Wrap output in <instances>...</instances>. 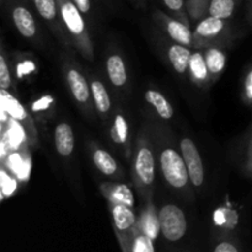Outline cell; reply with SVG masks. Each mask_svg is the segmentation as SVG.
<instances>
[{
  "label": "cell",
  "mask_w": 252,
  "mask_h": 252,
  "mask_svg": "<svg viewBox=\"0 0 252 252\" xmlns=\"http://www.w3.org/2000/svg\"><path fill=\"white\" fill-rule=\"evenodd\" d=\"M57 5H58L61 20L65 26L66 31L71 34L75 43L85 54L86 58L93 59V46L89 38L83 12L76 7L73 0H57Z\"/></svg>",
  "instance_id": "6da1fadb"
},
{
  "label": "cell",
  "mask_w": 252,
  "mask_h": 252,
  "mask_svg": "<svg viewBox=\"0 0 252 252\" xmlns=\"http://www.w3.org/2000/svg\"><path fill=\"white\" fill-rule=\"evenodd\" d=\"M160 167L167 184L174 189H184L189 181L184 157L174 148H165L160 154Z\"/></svg>",
  "instance_id": "7a4b0ae2"
},
{
  "label": "cell",
  "mask_w": 252,
  "mask_h": 252,
  "mask_svg": "<svg viewBox=\"0 0 252 252\" xmlns=\"http://www.w3.org/2000/svg\"><path fill=\"white\" fill-rule=\"evenodd\" d=\"M160 231L169 241H179L187 231V220L184 211L176 204H165L158 214Z\"/></svg>",
  "instance_id": "3957f363"
},
{
  "label": "cell",
  "mask_w": 252,
  "mask_h": 252,
  "mask_svg": "<svg viewBox=\"0 0 252 252\" xmlns=\"http://www.w3.org/2000/svg\"><path fill=\"white\" fill-rule=\"evenodd\" d=\"M180 148L189 170V181L194 187H201L204 182V166L198 148L189 138H184L180 143Z\"/></svg>",
  "instance_id": "277c9868"
},
{
  "label": "cell",
  "mask_w": 252,
  "mask_h": 252,
  "mask_svg": "<svg viewBox=\"0 0 252 252\" xmlns=\"http://www.w3.org/2000/svg\"><path fill=\"white\" fill-rule=\"evenodd\" d=\"M135 176L145 187L152 186L155 180V159L152 149L143 145L137 150L134 160Z\"/></svg>",
  "instance_id": "5b68a950"
},
{
  "label": "cell",
  "mask_w": 252,
  "mask_h": 252,
  "mask_svg": "<svg viewBox=\"0 0 252 252\" xmlns=\"http://www.w3.org/2000/svg\"><path fill=\"white\" fill-rule=\"evenodd\" d=\"M157 16L159 17L162 26L165 27V31L169 33L170 38L175 41V43L187 47L193 44V33L186 25V22L179 19H172V17L167 16L161 11H157Z\"/></svg>",
  "instance_id": "8992f818"
},
{
  "label": "cell",
  "mask_w": 252,
  "mask_h": 252,
  "mask_svg": "<svg viewBox=\"0 0 252 252\" xmlns=\"http://www.w3.org/2000/svg\"><path fill=\"white\" fill-rule=\"evenodd\" d=\"M226 29V20L218 19L213 16H206L199 20L198 24L196 25L193 31L194 41L203 44L206 42L213 41L218 38L221 32L225 31Z\"/></svg>",
  "instance_id": "52a82bcc"
},
{
  "label": "cell",
  "mask_w": 252,
  "mask_h": 252,
  "mask_svg": "<svg viewBox=\"0 0 252 252\" xmlns=\"http://www.w3.org/2000/svg\"><path fill=\"white\" fill-rule=\"evenodd\" d=\"M12 22L15 27L26 38H32L37 33V25L32 12L27 9L26 5L21 2H15L11 10Z\"/></svg>",
  "instance_id": "ba28073f"
},
{
  "label": "cell",
  "mask_w": 252,
  "mask_h": 252,
  "mask_svg": "<svg viewBox=\"0 0 252 252\" xmlns=\"http://www.w3.org/2000/svg\"><path fill=\"white\" fill-rule=\"evenodd\" d=\"M66 81L76 102L83 106H88L93 95H91V88H89L85 76L78 69L69 68L66 71Z\"/></svg>",
  "instance_id": "9c48e42d"
},
{
  "label": "cell",
  "mask_w": 252,
  "mask_h": 252,
  "mask_svg": "<svg viewBox=\"0 0 252 252\" xmlns=\"http://www.w3.org/2000/svg\"><path fill=\"white\" fill-rule=\"evenodd\" d=\"M54 144H56L57 153L62 157H69L73 154L75 140H74L73 129L69 123L62 122L57 125L54 130Z\"/></svg>",
  "instance_id": "30bf717a"
},
{
  "label": "cell",
  "mask_w": 252,
  "mask_h": 252,
  "mask_svg": "<svg viewBox=\"0 0 252 252\" xmlns=\"http://www.w3.org/2000/svg\"><path fill=\"white\" fill-rule=\"evenodd\" d=\"M111 211H112V219L115 223L116 229L121 233L130 230L134 226L137 218L133 212L132 207L126 206L121 203H111Z\"/></svg>",
  "instance_id": "8fae6325"
},
{
  "label": "cell",
  "mask_w": 252,
  "mask_h": 252,
  "mask_svg": "<svg viewBox=\"0 0 252 252\" xmlns=\"http://www.w3.org/2000/svg\"><path fill=\"white\" fill-rule=\"evenodd\" d=\"M191 56V49L187 46H182V44L179 43L171 44L169 51H167V57H169L170 63H171L175 71L179 74H185L189 70Z\"/></svg>",
  "instance_id": "7c38bea8"
},
{
  "label": "cell",
  "mask_w": 252,
  "mask_h": 252,
  "mask_svg": "<svg viewBox=\"0 0 252 252\" xmlns=\"http://www.w3.org/2000/svg\"><path fill=\"white\" fill-rule=\"evenodd\" d=\"M106 70H107L108 78L113 85L117 86V88L126 85L128 76L122 57L118 56V54L108 57L107 62H106Z\"/></svg>",
  "instance_id": "4fadbf2b"
},
{
  "label": "cell",
  "mask_w": 252,
  "mask_h": 252,
  "mask_svg": "<svg viewBox=\"0 0 252 252\" xmlns=\"http://www.w3.org/2000/svg\"><path fill=\"white\" fill-rule=\"evenodd\" d=\"M189 74H191L192 79H193L197 84H199V85H204V84H207L208 83L209 78H211L208 66H207V63H206V58H204V54L199 51L192 53L191 61H189Z\"/></svg>",
  "instance_id": "5bb4252c"
},
{
  "label": "cell",
  "mask_w": 252,
  "mask_h": 252,
  "mask_svg": "<svg viewBox=\"0 0 252 252\" xmlns=\"http://www.w3.org/2000/svg\"><path fill=\"white\" fill-rule=\"evenodd\" d=\"M204 58H206L207 66H208L209 75L211 78L216 79L223 73L226 65V56L221 49L217 47H211L204 52Z\"/></svg>",
  "instance_id": "9a60e30c"
},
{
  "label": "cell",
  "mask_w": 252,
  "mask_h": 252,
  "mask_svg": "<svg viewBox=\"0 0 252 252\" xmlns=\"http://www.w3.org/2000/svg\"><path fill=\"white\" fill-rule=\"evenodd\" d=\"M145 100L154 107L158 115L162 118V120H170L174 116V108H172L171 103L167 101V98L162 95L161 93L157 90H147L144 95Z\"/></svg>",
  "instance_id": "2e32d148"
},
{
  "label": "cell",
  "mask_w": 252,
  "mask_h": 252,
  "mask_svg": "<svg viewBox=\"0 0 252 252\" xmlns=\"http://www.w3.org/2000/svg\"><path fill=\"white\" fill-rule=\"evenodd\" d=\"M90 88L97 112L101 115H107L111 110V98L105 85L100 80H93L90 84Z\"/></svg>",
  "instance_id": "e0dca14e"
},
{
  "label": "cell",
  "mask_w": 252,
  "mask_h": 252,
  "mask_svg": "<svg viewBox=\"0 0 252 252\" xmlns=\"http://www.w3.org/2000/svg\"><path fill=\"white\" fill-rule=\"evenodd\" d=\"M93 160L98 171L105 175V176H113L117 172V162L113 159L112 155L108 152H106V150L97 148L94 152Z\"/></svg>",
  "instance_id": "ac0fdd59"
},
{
  "label": "cell",
  "mask_w": 252,
  "mask_h": 252,
  "mask_svg": "<svg viewBox=\"0 0 252 252\" xmlns=\"http://www.w3.org/2000/svg\"><path fill=\"white\" fill-rule=\"evenodd\" d=\"M238 0H209L207 14L209 16L228 20L234 15Z\"/></svg>",
  "instance_id": "d6986e66"
},
{
  "label": "cell",
  "mask_w": 252,
  "mask_h": 252,
  "mask_svg": "<svg viewBox=\"0 0 252 252\" xmlns=\"http://www.w3.org/2000/svg\"><path fill=\"white\" fill-rule=\"evenodd\" d=\"M111 203H121L126 206H134V196L129 187L125 184H118L111 187L110 191Z\"/></svg>",
  "instance_id": "ffe728a7"
},
{
  "label": "cell",
  "mask_w": 252,
  "mask_h": 252,
  "mask_svg": "<svg viewBox=\"0 0 252 252\" xmlns=\"http://www.w3.org/2000/svg\"><path fill=\"white\" fill-rule=\"evenodd\" d=\"M1 100H2V107L7 111V112L11 115L12 118L17 121H24L27 117L26 112H25L24 107L21 106V103L16 100V98L12 97L6 90L1 89Z\"/></svg>",
  "instance_id": "44dd1931"
},
{
  "label": "cell",
  "mask_w": 252,
  "mask_h": 252,
  "mask_svg": "<svg viewBox=\"0 0 252 252\" xmlns=\"http://www.w3.org/2000/svg\"><path fill=\"white\" fill-rule=\"evenodd\" d=\"M111 138L117 144H126L128 139V123L122 113L115 116L113 126L111 128Z\"/></svg>",
  "instance_id": "7402d4cb"
},
{
  "label": "cell",
  "mask_w": 252,
  "mask_h": 252,
  "mask_svg": "<svg viewBox=\"0 0 252 252\" xmlns=\"http://www.w3.org/2000/svg\"><path fill=\"white\" fill-rule=\"evenodd\" d=\"M129 252H155L153 239L140 231L133 238L129 246Z\"/></svg>",
  "instance_id": "603a6c76"
},
{
  "label": "cell",
  "mask_w": 252,
  "mask_h": 252,
  "mask_svg": "<svg viewBox=\"0 0 252 252\" xmlns=\"http://www.w3.org/2000/svg\"><path fill=\"white\" fill-rule=\"evenodd\" d=\"M142 230L143 233H145L152 239L157 238L158 233L160 230V224L158 216H154L153 213L144 214L142 220Z\"/></svg>",
  "instance_id": "cb8c5ba5"
},
{
  "label": "cell",
  "mask_w": 252,
  "mask_h": 252,
  "mask_svg": "<svg viewBox=\"0 0 252 252\" xmlns=\"http://www.w3.org/2000/svg\"><path fill=\"white\" fill-rule=\"evenodd\" d=\"M209 0H186L187 12L192 19H201L208 10Z\"/></svg>",
  "instance_id": "d4e9b609"
},
{
  "label": "cell",
  "mask_w": 252,
  "mask_h": 252,
  "mask_svg": "<svg viewBox=\"0 0 252 252\" xmlns=\"http://www.w3.org/2000/svg\"><path fill=\"white\" fill-rule=\"evenodd\" d=\"M161 1L164 2L165 6H166L172 14L176 15L177 17H180L184 22L187 21V7L185 0H161Z\"/></svg>",
  "instance_id": "484cf974"
},
{
  "label": "cell",
  "mask_w": 252,
  "mask_h": 252,
  "mask_svg": "<svg viewBox=\"0 0 252 252\" xmlns=\"http://www.w3.org/2000/svg\"><path fill=\"white\" fill-rule=\"evenodd\" d=\"M11 86V75H10L9 66H7L5 57L0 56V88L7 90Z\"/></svg>",
  "instance_id": "4316f807"
},
{
  "label": "cell",
  "mask_w": 252,
  "mask_h": 252,
  "mask_svg": "<svg viewBox=\"0 0 252 252\" xmlns=\"http://www.w3.org/2000/svg\"><path fill=\"white\" fill-rule=\"evenodd\" d=\"M244 98L249 105L252 106V65L249 68L244 79Z\"/></svg>",
  "instance_id": "83f0119b"
},
{
  "label": "cell",
  "mask_w": 252,
  "mask_h": 252,
  "mask_svg": "<svg viewBox=\"0 0 252 252\" xmlns=\"http://www.w3.org/2000/svg\"><path fill=\"white\" fill-rule=\"evenodd\" d=\"M214 252H239V250L230 241H221L216 246Z\"/></svg>",
  "instance_id": "f1b7e54d"
},
{
  "label": "cell",
  "mask_w": 252,
  "mask_h": 252,
  "mask_svg": "<svg viewBox=\"0 0 252 252\" xmlns=\"http://www.w3.org/2000/svg\"><path fill=\"white\" fill-rule=\"evenodd\" d=\"M79 10L83 12V15L90 14L91 11V0H73Z\"/></svg>",
  "instance_id": "f546056e"
},
{
  "label": "cell",
  "mask_w": 252,
  "mask_h": 252,
  "mask_svg": "<svg viewBox=\"0 0 252 252\" xmlns=\"http://www.w3.org/2000/svg\"><path fill=\"white\" fill-rule=\"evenodd\" d=\"M246 169L252 175V138L246 150Z\"/></svg>",
  "instance_id": "4dcf8cb0"
},
{
  "label": "cell",
  "mask_w": 252,
  "mask_h": 252,
  "mask_svg": "<svg viewBox=\"0 0 252 252\" xmlns=\"http://www.w3.org/2000/svg\"><path fill=\"white\" fill-rule=\"evenodd\" d=\"M248 20L252 26V0H248Z\"/></svg>",
  "instance_id": "1f68e13d"
}]
</instances>
